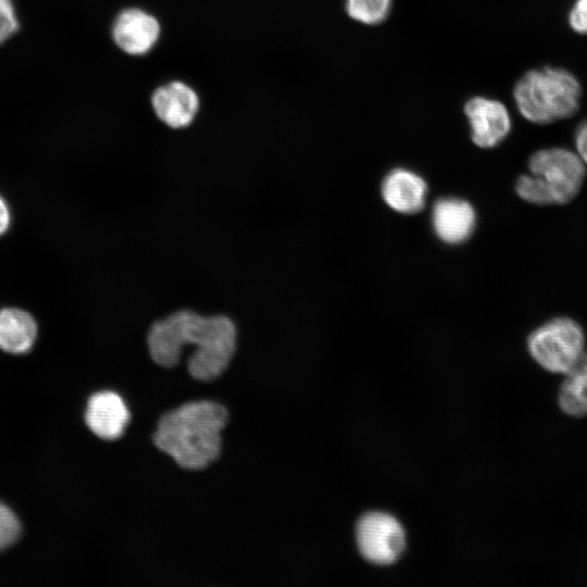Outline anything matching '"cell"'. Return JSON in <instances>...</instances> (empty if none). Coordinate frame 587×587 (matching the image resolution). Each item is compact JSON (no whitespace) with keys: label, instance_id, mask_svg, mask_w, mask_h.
Returning a JSON list of instances; mask_svg holds the SVG:
<instances>
[{"label":"cell","instance_id":"cell-13","mask_svg":"<svg viewBox=\"0 0 587 587\" xmlns=\"http://www.w3.org/2000/svg\"><path fill=\"white\" fill-rule=\"evenodd\" d=\"M38 334L35 319L17 308L0 310V349L12 354H23L33 348Z\"/></svg>","mask_w":587,"mask_h":587},{"label":"cell","instance_id":"cell-2","mask_svg":"<svg viewBox=\"0 0 587 587\" xmlns=\"http://www.w3.org/2000/svg\"><path fill=\"white\" fill-rule=\"evenodd\" d=\"M227 421L226 408L217 402H188L159 419L152 440L180 467L203 470L221 454L222 430Z\"/></svg>","mask_w":587,"mask_h":587},{"label":"cell","instance_id":"cell-9","mask_svg":"<svg viewBox=\"0 0 587 587\" xmlns=\"http://www.w3.org/2000/svg\"><path fill=\"white\" fill-rule=\"evenodd\" d=\"M150 102L158 120L172 129L190 126L200 110L197 91L182 80H171L157 87Z\"/></svg>","mask_w":587,"mask_h":587},{"label":"cell","instance_id":"cell-1","mask_svg":"<svg viewBox=\"0 0 587 587\" xmlns=\"http://www.w3.org/2000/svg\"><path fill=\"white\" fill-rule=\"evenodd\" d=\"M238 330L226 314H201L178 309L154 321L147 333L151 360L162 367H174L187 346L195 349L187 371L197 380L211 382L229 366L237 350Z\"/></svg>","mask_w":587,"mask_h":587},{"label":"cell","instance_id":"cell-5","mask_svg":"<svg viewBox=\"0 0 587 587\" xmlns=\"http://www.w3.org/2000/svg\"><path fill=\"white\" fill-rule=\"evenodd\" d=\"M584 333L569 317H557L535 329L527 346L533 359L545 370L567 374L584 354Z\"/></svg>","mask_w":587,"mask_h":587},{"label":"cell","instance_id":"cell-8","mask_svg":"<svg viewBox=\"0 0 587 587\" xmlns=\"http://www.w3.org/2000/svg\"><path fill=\"white\" fill-rule=\"evenodd\" d=\"M161 35L159 20L137 7L122 10L112 25V39L120 50L133 57L146 55Z\"/></svg>","mask_w":587,"mask_h":587},{"label":"cell","instance_id":"cell-20","mask_svg":"<svg viewBox=\"0 0 587 587\" xmlns=\"http://www.w3.org/2000/svg\"><path fill=\"white\" fill-rule=\"evenodd\" d=\"M10 225V211L7 202L0 196V236L3 235Z\"/></svg>","mask_w":587,"mask_h":587},{"label":"cell","instance_id":"cell-19","mask_svg":"<svg viewBox=\"0 0 587 587\" xmlns=\"http://www.w3.org/2000/svg\"><path fill=\"white\" fill-rule=\"evenodd\" d=\"M575 146L583 162L587 163V120L575 132Z\"/></svg>","mask_w":587,"mask_h":587},{"label":"cell","instance_id":"cell-14","mask_svg":"<svg viewBox=\"0 0 587 587\" xmlns=\"http://www.w3.org/2000/svg\"><path fill=\"white\" fill-rule=\"evenodd\" d=\"M565 376L558 396L560 409L573 417L587 416V352Z\"/></svg>","mask_w":587,"mask_h":587},{"label":"cell","instance_id":"cell-18","mask_svg":"<svg viewBox=\"0 0 587 587\" xmlns=\"http://www.w3.org/2000/svg\"><path fill=\"white\" fill-rule=\"evenodd\" d=\"M570 28L582 36H587V0H574L567 13Z\"/></svg>","mask_w":587,"mask_h":587},{"label":"cell","instance_id":"cell-6","mask_svg":"<svg viewBox=\"0 0 587 587\" xmlns=\"http://www.w3.org/2000/svg\"><path fill=\"white\" fill-rule=\"evenodd\" d=\"M358 546L363 557L376 564L395 562L404 549V532L392 516L373 512L364 515L357 526Z\"/></svg>","mask_w":587,"mask_h":587},{"label":"cell","instance_id":"cell-7","mask_svg":"<svg viewBox=\"0 0 587 587\" xmlns=\"http://www.w3.org/2000/svg\"><path fill=\"white\" fill-rule=\"evenodd\" d=\"M472 141L479 148L498 146L510 134L511 115L501 101L484 96L470 98L463 107Z\"/></svg>","mask_w":587,"mask_h":587},{"label":"cell","instance_id":"cell-16","mask_svg":"<svg viewBox=\"0 0 587 587\" xmlns=\"http://www.w3.org/2000/svg\"><path fill=\"white\" fill-rule=\"evenodd\" d=\"M21 535V524L14 512L0 502V551L12 546Z\"/></svg>","mask_w":587,"mask_h":587},{"label":"cell","instance_id":"cell-11","mask_svg":"<svg viewBox=\"0 0 587 587\" xmlns=\"http://www.w3.org/2000/svg\"><path fill=\"white\" fill-rule=\"evenodd\" d=\"M476 222L472 204L459 198H441L434 203L432 224L437 237L455 245L466 240Z\"/></svg>","mask_w":587,"mask_h":587},{"label":"cell","instance_id":"cell-10","mask_svg":"<svg viewBox=\"0 0 587 587\" xmlns=\"http://www.w3.org/2000/svg\"><path fill=\"white\" fill-rule=\"evenodd\" d=\"M129 419L130 413L126 403L114 391H99L88 399L85 422L88 428L101 439H118Z\"/></svg>","mask_w":587,"mask_h":587},{"label":"cell","instance_id":"cell-17","mask_svg":"<svg viewBox=\"0 0 587 587\" xmlns=\"http://www.w3.org/2000/svg\"><path fill=\"white\" fill-rule=\"evenodd\" d=\"M18 29V20L12 0H0V43L11 38Z\"/></svg>","mask_w":587,"mask_h":587},{"label":"cell","instance_id":"cell-12","mask_svg":"<svg viewBox=\"0 0 587 587\" xmlns=\"http://www.w3.org/2000/svg\"><path fill=\"white\" fill-rule=\"evenodd\" d=\"M427 185L422 176L407 170L395 168L384 178L382 196L386 204L396 212L413 214L425 204Z\"/></svg>","mask_w":587,"mask_h":587},{"label":"cell","instance_id":"cell-3","mask_svg":"<svg viewBox=\"0 0 587 587\" xmlns=\"http://www.w3.org/2000/svg\"><path fill=\"white\" fill-rule=\"evenodd\" d=\"M512 95L526 121L544 125L573 116L579 110L583 88L569 70L545 65L525 72Z\"/></svg>","mask_w":587,"mask_h":587},{"label":"cell","instance_id":"cell-15","mask_svg":"<svg viewBox=\"0 0 587 587\" xmlns=\"http://www.w3.org/2000/svg\"><path fill=\"white\" fill-rule=\"evenodd\" d=\"M392 0H345L348 16L363 25L375 26L389 15Z\"/></svg>","mask_w":587,"mask_h":587},{"label":"cell","instance_id":"cell-4","mask_svg":"<svg viewBox=\"0 0 587 587\" xmlns=\"http://www.w3.org/2000/svg\"><path fill=\"white\" fill-rule=\"evenodd\" d=\"M530 174L519 177L517 195L534 204H562L571 201L579 191L585 166L576 153L564 148H546L532 154L528 161Z\"/></svg>","mask_w":587,"mask_h":587}]
</instances>
